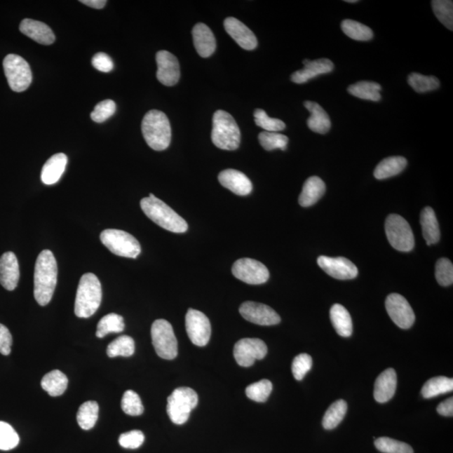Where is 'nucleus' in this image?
I'll return each instance as SVG.
<instances>
[{
	"label": "nucleus",
	"instance_id": "nucleus-41",
	"mask_svg": "<svg viewBox=\"0 0 453 453\" xmlns=\"http://www.w3.org/2000/svg\"><path fill=\"white\" fill-rule=\"evenodd\" d=\"M259 141L262 147L267 151L280 149L285 151L288 144V137L276 132H262L259 135Z\"/></svg>",
	"mask_w": 453,
	"mask_h": 453
},
{
	"label": "nucleus",
	"instance_id": "nucleus-22",
	"mask_svg": "<svg viewBox=\"0 0 453 453\" xmlns=\"http://www.w3.org/2000/svg\"><path fill=\"white\" fill-rule=\"evenodd\" d=\"M20 31L37 43L49 46L54 43L55 36L48 25L41 21L25 19L21 21Z\"/></svg>",
	"mask_w": 453,
	"mask_h": 453
},
{
	"label": "nucleus",
	"instance_id": "nucleus-1",
	"mask_svg": "<svg viewBox=\"0 0 453 453\" xmlns=\"http://www.w3.org/2000/svg\"><path fill=\"white\" fill-rule=\"evenodd\" d=\"M58 275L57 260L53 252L41 251L37 257L34 273V296L40 306H46L53 298Z\"/></svg>",
	"mask_w": 453,
	"mask_h": 453
},
{
	"label": "nucleus",
	"instance_id": "nucleus-38",
	"mask_svg": "<svg viewBox=\"0 0 453 453\" xmlns=\"http://www.w3.org/2000/svg\"><path fill=\"white\" fill-rule=\"evenodd\" d=\"M135 350L134 339L130 336L123 335L109 344L107 349V354L109 358L130 357L135 353Z\"/></svg>",
	"mask_w": 453,
	"mask_h": 453
},
{
	"label": "nucleus",
	"instance_id": "nucleus-46",
	"mask_svg": "<svg viewBox=\"0 0 453 453\" xmlns=\"http://www.w3.org/2000/svg\"><path fill=\"white\" fill-rule=\"evenodd\" d=\"M20 438L14 428L8 423L0 421V450L14 449L19 445Z\"/></svg>",
	"mask_w": 453,
	"mask_h": 453
},
{
	"label": "nucleus",
	"instance_id": "nucleus-33",
	"mask_svg": "<svg viewBox=\"0 0 453 453\" xmlns=\"http://www.w3.org/2000/svg\"><path fill=\"white\" fill-rule=\"evenodd\" d=\"M452 391L453 379L445 377V376H439V377L429 379L424 384V386L422 387L421 395L424 398L430 399Z\"/></svg>",
	"mask_w": 453,
	"mask_h": 453
},
{
	"label": "nucleus",
	"instance_id": "nucleus-6",
	"mask_svg": "<svg viewBox=\"0 0 453 453\" xmlns=\"http://www.w3.org/2000/svg\"><path fill=\"white\" fill-rule=\"evenodd\" d=\"M100 239L102 245L108 248L111 253L121 257L136 259L140 255L139 241L126 231L106 229L101 233Z\"/></svg>",
	"mask_w": 453,
	"mask_h": 453
},
{
	"label": "nucleus",
	"instance_id": "nucleus-23",
	"mask_svg": "<svg viewBox=\"0 0 453 453\" xmlns=\"http://www.w3.org/2000/svg\"><path fill=\"white\" fill-rule=\"evenodd\" d=\"M397 387V375L390 367L379 375L374 384V397L379 403H386L395 395Z\"/></svg>",
	"mask_w": 453,
	"mask_h": 453
},
{
	"label": "nucleus",
	"instance_id": "nucleus-17",
	"mask_svg": "<svg viewBox=\"0 0 453 453\" xmlns=\"http://www.w3.org/2000/svg\"><path fill=\"white\" fill-rule=\"evenodd\" d=\"M318 264L328 276L337 280H352L358 276V271L356 264L344 257L320 256Z\"/></svg>",
	"mask_w": 453,
	"mask_h": 453
},
{
	"label": "nucleus",
	"instance_id": "nucleus-10",
	"mask_svg": "<svg viewBox=\"0 0 453 453\" xmlns=\"http://www.w3.org/2000/svg\"><path fill=\"white\" fill-rule=\"evenodd\" d=\"M386 233L388 243L394 249L410 252L414 246V237L408 222L404 217L391 215L386 221Z\"/></svg>",
	"mask_w": 453,
	"mask_h": 453
},
{
	"label": "nucleus",
	"instance_id": "nucleus-14",
	"mask_svg": "<svg viewBox=\"0 0 453 453\" xmlns=\"http://www.w3.org/2000/svg\"><path fill=\"white\" fill-rule=\"evenodd\" d=\"M386 307L388 316L397 326L403 329L412 327L416 317L407 299L401 295L393 293L388 296Z\"/></svg>",
	"mask_w": 453,
	"mask_h": 453
},
{
	"label": "nucleus",
	"instance_id": "nucleus-42",
	"mask_svg": "<svg viewBox=\"0 0 453 453\" xmlns=\"http://www.w3.org/2000/svg\"><path fill=\"white\" fill-rule=\"evenodd\" d=\"M273 386L270 380L263 379L246 388V395L256 403H264L270 396Z\"/></svg>",
	"mask_w": 453,
	"mask_h": 453
},
{
	"label": "nucleus",
	"instance_id": "nucleus-43",
	"mask_svg": "<svg viewBox=\"0 0 453 453\" xmlns=\"http://www.w3.org/2000/svg\"><path fill=\"white\" fill-rule=\"evenodd\" d=\"M255 121L257 126L267 132L281 131L285 129V123L280 119L269 117L266 111L260 109H255Z\"/></svg>",
	"mask_w": 453,
	"mask_h": 453
},
{
	"label": "nucleus",
	"instance_id": "nucleus-52",
	"mask_svg": "<svg viewBox=\"0 0 453 453\" xmlns=\"http://www.w3.org/2000/svg\"><path fill=\"white\" fill-rule=\"evenodd\" d=\"M13 344L12 335L8 329L0 324V353L4 356H10Z\"/></svg>",
	"mask_w": 453,
	"mask_h": 453
},
{
	"label": "nucleus",
	"instance_id": "nucleus-18",
	"mask_svg": "<svg viewBox=\"0 0 453 453\" xmlns=\"http://www.w3.org/2000/svg\"><path fill=\"white\" fill-rule=\"evenodd\" d=\"M303 64H304V68L294 72L290 78L295 83H305L319 75L329 74L334 69V64L331 60L327 58L315 60V61L306 59L303 61Z\"/></svg>",
	"mask_w": 453,
	"mask_h": 453
},
{
	"label": "nucleus",
	"instance_id": "nucleus-24",
	"mask_svg": "<svg viewBox=\"0 0 453 453\" xmlns=\"http://www.w3.org/2000/svg\"><path fill=\"white\" fill-rule=\"evenodd\" d=\"M194 46L201 57H210L216 50V40L211 29L208 25L198 23L192 29Z\"/></svg>",
	"mask_w": 453,
	"mask_h": 453
},
{
	"label": "nucleus",
	"instance_id": "nucleus-13",
	"mask_svg": "<svg viewBox=\"0 0 453 453\" xmlns=\"http://www.w3.org/2000/svg\"><path fill=\"white\" fill-rule=\"evenodd\" d=\"M268 352L267 346L258 339H243L234 346V356L238 365L250 367L256 360H263Z\"/></svg>",
	"mask_w": 453,
	"mask_h": 453
},
{
	"label": "nucleus",
	"instance_id": "nucleus-32",
	"mask_svg": "<svg viewBox=\"0 0 453 453\" xmlns=\"http://www.w3.org/2000/svg\"><path fill=\"white\" fill-rule=\"evenodd\" d=\"M381 89V86L377 83L362 81L349 86L348 92L361 100L378 102L381 100V95H380Z\"/></svg>",
	"mask_w": 453,
	"mask_h": 453
},
{
	"label": "nucleus",
	"instance_id": "nucleus-34",
	"mask_svg": "<svg viewBox=\"0 0 453 453\" xmlns=\"http://www.w3.org/2000/svg\"><path fill=\"white\" fill-rule=\"evenodd\" d=\"M98 412H100V407L96 401H87L81 405L76 414V421L81 428L83 430L93 428L98 419Z\"/></svg>",
	"mask_w": 453,
	"mask_h": 453
},
{
	"label": "nucleus",
	"instance_id": "nucleus-49",
	"mask_svg": "<svg viewBox=\"0 0 453 453\" xmlns=\"http://www.w3.org/2000/svg\"><path fill=\"white\" fill-rule=\"evenodd\" d=\"M313 366V358L309 354L301 353L294 358L292 363V374L297 380H302L309 373Z\"/></svg>",
	"mask_w": 453,
	"mask_h": 453
},
{
	"label": "nucleus",
	"instance_id": "nucleus-8",
	"mask_svg": "<svg viewBox=\"0 0 453 453\" xmlns=\"http://www.w3.org/2000/svg\"><path fill=\"white\" fill-rule=\"evenodd\" d=\"M3 67L12 90L16 93L27 90L32 82V72L28 62L18 55L10 54L4 59Z\"/></svg>",
	"mask_w": 453,
	"mask_h": 453
},
{
	"label": "nucleus",
	"instance_id": "nucleus-50",
	"mask_svg": "<svg viewBox=\"0 0 453 453\" xmlns=\"http://www.w3.org/2000/svg\"><path fill=\"white\" fill-rule=\"evenodd\" d=\"M144 441V435L142 431L138 430L123 433L119 439V445L127 449H136L142 445Z\"/></svg>",
	"mask_w": 453,
	"mask_h": 453
},
{
	"label": "nucleus",
	"instance_id": "nucleus-9",
	"mask_svg": "<svg viewBox=\"0 0 453 453\" xmlns=\"http://www.w3.org/2000/svg\"><path fill=\"white\" fill-rule=\"evenodd\" d=\"M151 339L157 356L172 360L177 356L178 344L172 325L168 320H155L151 327Z\"/></svg>",
	"mask_w": 453,
	"mask_h": 453
},
{
	"label": "nucleus",
	"instance_id": "nucleus-12",
	"mask_svg": "<svg viewBox=\"0 0 453 453\" xmlns=\"http://www.w3.org/2000/svg\"><path fill=\"white\" fill-rule=\"evenodd\" d=\"M186 330L192 344L204 347L211 337V323L207 316L195 309H189L186 315Z\"/></svg>",
	"mask_w": 453,
	"mask_h": 453
},
{
	"label": "nucleus",
	"instance_id": "nucleus-48",
	"mask_svg": "<svg viewBox=\"0 0 453 453\" xmlns=\"http://www.w3.org/2000/svg\"><path fill=\"white\" fill-rule=\"evenodd\" d=\"M116 111V104L114 101L107 100L98 102L91 113V119L94 122L102 123L112 117Z\"/></svg>",
	"mask_w": 453,
	"mask_h": 453
},
{
	"label": "nucleus",
	"instance_id": "nucleus-5",
	"mask_svg": "<svg viewBox=\"0 0 453 453\" xmlns=\"http://www.w3.org/2000/svg\"><path fill=\"white\" fill-rule=\"evenodd\" d=\"M241 130L232 115L224 110L216 111L212 118V143L221 149L235 151L241 144Z\"/></svg>",
	"mask_w": 453,
	"mask_h": 453
},
{
	"label": "nucleus",
	"instance_id": "nucleus-53",
	"mask_svg": "<svg viewBox=\"0 0 453 453\" xmlns=\"http://www.w3.org/2000/svg\"><path fill=\"white\" fill-rule=\"evenodd\" d=\"M438 412L443 417H452L453 414V398L447 399L440 404L438 407Z\"/></svg>",
	"mask_w": 453,
	"mask_h": 453
},
{
	"label": "nucleus",
	"instance_id": "nucleus-27",
	"mask_svg": "<svg viewBox=\"0 0 453 453\" xmlns=\"http://www.w3.org/2000/svg\"><path fill=\"white\" fill-rule=\"evenodd\" d=\"M325 191L326 185L322 179L318 177H309L303 186L302 194L299 196V203L304 208L313 206L322 198Z\"/></svg>",
	"mask_w": 453,
	"mask_h": 453
},
{
	"label": "nucleus",
	"instance_id": "nucleus-4",
	"mask_svg": "<svg viewBox=\"0 0 453 453\" xmlns=\"http://www.w3.org/2000/svg\"><path fill=\"white\" fill-rule=\"evenodd\" d=\"M102 285L93 273H85L81 278L76 290L75 314L80 318H88L100 309L102 302Z\"/></svg>",
	"mask_w": 453,
	"mask_h": 453
},
{
	"label": "nucleus",
	"instance_id": "nucleus-39",
	"mask_svg": "<svg viewBox=\"0 0 453 453\" xmlns=\"http://www.w3.org/2000/svg\"><path fill=\"white\" fill-rule=\"evenodd\" d=\"M408 83L414 91L419 93L435 90L440 87L439 80L433 76H425L412 72L408 76Z\"/></svg>",
	"mask_w": 453,
	"mask_h": 453
},
{
	"label": "nucleus",
	"instance_id": "nucleus-28",
	"mask_svg": "<svg viewBox=\"0 0 453 453\" xmlns=\"http://www.w3.org/2000/svg\"><path fill=\"white\" fill-rule=\"evenodd\" d=\"M421 225L423 237L427 245H434L440 241L439 224L433 208L426 207L421 213Z\"/></svg>",
	"mask_w": 453,
	"mask_h": 453
},
{
	"label": "nucleus",
	"instance_id": "nucleus-25",
	"mask_svg": "<svg viewBox=\"0 0 453 453\" xmlns=\"http://www.w3.org/2000/svg\"><path fill=\"white\" fill-rule=\"evenodd\" d=\"M67 165V156L64 153L51 156L41 170V181L46 185H54L61 179Z\"/></svg>",
	"mask_w": 453,
	"mask_h": 453
},
{
	"label": "nucleus",
	"instance_id": "nucleus-16",
	"mask_svg": "<svg viewBox=\"0 0 453 453\" xmlns=\"http://www.w3.org/2000/svg\"><path fill=\"white\" fill-rule=\"evenodd\" d=\"M158 81L165 86H174L180 79V64L175 55L168 50H160L156 53Z\"/></svg>",
	"mask_w": 453,
	"mask_h": 453
},
{
	"label": "nucleus",
	"instance_id": "nucleus-47",
	"mask_svg": "<svg viewBox=\"0 0 453 453\" xmlns=\"http://www.w3.org/2000/svg\"><path fill=\"white\" fill-rule=\"evenodd\" d=\"M435 279L442 286L451 285L453 283V266L449 259H440L435 264Z\"/></svg>",
	"mask_w": 453,
	"mask_h": 453
},
{
	"label": "nucleus",
	"instance_id": "nucleus-45",
	"mask_svg": "<svg viewBox=\"0 0 453 453\" xmlns=\"http://www.w3.org/2000/svg\"><path fill=\"white\" fill-rule=\"evenodd\" d=\"M375 447L383 453H414L408 444L388 438H380L374 442Z\"/></svg>",
	"mask_w": 453,
	"mask_h": 453
},
{
	"label": "nucleus",
	"instance_id": "nucleus-3",
	"mask_svg": "<svg viewBox=\"0 0 453 453\" xmlns=\"http://www.w3.org/2000/svg\"><path fill=\"white\" fill-rule=\"evenodd\" d=\"M144 139L156 151H165L172 140V128L168 116L161 111L151 110L144 115L141 125Z\"/></svg>",
	"mask_w": 453,
	"mask_h": 453
},
{
	"label": "nucleus",
	"instance_id": "nucleus-36",
	"mask_svg": "<svg viewBox=\"0 0 453 453\" xmlns=\"http://www.w3.org/2000/svg\"><path fill=\"white\" fill-rule=\"evenodd\" d=\"M348 405L345 400H339L335 401L325 413L323 420V426L326 430H332L340 424L347 413Z\"/></svg>",
	"mask_w": 453,
	"mask_h": 453
},
{
	"label": "nucleus",
	"instance_id": "nucleus-44",
	"mask_svg": "<svg viewBox=\"0 0 453 453\" xmlns=\"http://www.w3.org/2000/svg\"><path fill=\"white\" fill-rule=\"evenodd\" d=\"M123 412L129 416H140L144 412L142 401L140 396L133 391H127L123 395L121 401Z\"/></svg>",
	"mask_w": 453,
	"mask_h": 453
},
{
	"label": "nucleus",
	"instance_id": "nucleus-30",
	"mask_svg": "<svg viewBox=\"0 0 453 453\" xmlns=\"http://www.w3.org/2000/svg\"><path fill=\"white\" fill-rule=\"evenodd\" d=\"M330 318L333 327L339 335L349 337L353 333V323L351 316L347 309L340 304H335L330 310Z\"/></svg>",
	"mask_w": 453,
	"mask_h": 453
},
{
	"label": "nucleus",
	"instance_id": "nucleus-55",
	"mask_svg": "<svg viewBox=\"0 0 453 453\" xmlns=\"http://www.w3.org/2000/svg\"><path fill=\"white\" fill-rule=\"evenodd\" d=\"M347 3H357L358 0H347V1H345Z\"/></svg>",
	"mask_w": 453,
	"mask_h": 453
},
{
	"label": "nucleus",
	"instance_id": "nucleus-19",
	"mask_svg": "<svg viewBox=\"0 0 453 453\" xmlns=\"http://www.w3.org/2000/svg\"><path fill=\"white\" fill-rule=\"evenodd\" d=\"M224 28L226 33L237 42L243 49L251 50L256 48L258 45L255 34L248 28L241 21L229 17L224 20Z\"/></svg>",
	"mask_w": 453,
	"mask_h": 453
},
{
	"label": "nucleus",
	"instance_id": "nucleus-35",
	"mask_svg": "<svg viewBox=\"0 0 453 453\" xmlns=\"http://www.w3.org/2000/svg\"><path fill=\"white\" fill-rule=\"evenodd\" d=\"M126 325L121 315L109 313L97 323L96 336L102 339L109 333H119L125 330Z\"/></svg>",
	"mask_w": 453,
	"mask_h": 453
},
{
	"label": "nucleus",
	"instance_id": "nucleus-2",
	"mask_svg": "<svg viewBox=\"0 0 453 453\" xmlns=\"http://www.w3.org/2000/svg\"><path fill=\"white\" fill-rule=\"evenodd\" d=\"M140 207L144 215L162 229L175 234L187 232L188 224L185 219L155 195L149 194L148 198L141 200Z\"/></svg>",
	"mask_w": 453,
	"mask_h": 453
},
{
	"label": "nucleus",
	"instance_id": "nucleus-20",
	"mask_svg": "<svg viewBox=\"0 0 453 453\" xmlns=\"http://www.w3.org/2000/svg\"><path fill=\"white\" fill-rule=\"evenodd\" d=\"M20 280L18 259L13 252H6L0 257V284L4 289L14 290Z\"/></svg>",
	"mask_w": 453,
	"mask_h": 453
},
{
	"label": "nucleus",
	"instance_id": "nucleus-15",
	"mask_svg": "<svg viewBox=\"0 0 453 453\" xmlns=\"http://www.w3.org/2000/svg\"><path fill=\"white\" fill-rule=\"evenodd\" d=\"M242 317L260 326H273L280 323V317L271 307L254 302H246L239 307Z\"/></svg>",
	"mask_w": 453,
	"mask_h": 453
},
{
	"label": "nucleus",
	"instance_id": "nucleus-37",
	"mask_svg": "<svg viewBox=\"0 0 453 453\" xmlns=\"http://www.w3.org/2000/svg\"><path fill=\"white\" fill-rule=\"evenodd\" d=\"M342 29L346 36L353 40L367 41L374 36V33L367 25L352 20H345L342 22Z\"/></svg>",
	"mask_w": 453,
	"mask_h": 453
},
{
	"label": "nucleus",
	"instance_id": "nucleus-51",
	"mask_svg": "<svg viewBox=\"0 0 453 453\" xmlns=\"http://www.w3.org/2000/svg\"><path fill=\"white\" fill-rule=\"evenodd\" d=\"M92 64L94 68L102 72H109L114 69V62L109 55L98 53L93 55Z\"/></svg>",
	"mask_w": 453,
	"mask_h": 453
},
{
	"label": "nucleus",
	"instance_id": "nucleus-29",
	"mask_svg": "<svg viewBox=\"0 0 453 453\" xmlns=\"http://www.w3.org/2000/svg\"><path fill=\"white\" fill-rule=\"evenodd\" d=\"M407 165V161L403 156L388 157L376 166L374 176L378 180L395 177L403 173Z\"/></svg>",
	"mask_w": 453,
	"mask_h": 453
},
{
	"label": "nucleus",
	"instance_id": "nucleus-54",
	"mask_svg": "<svg viewBox=\"0 0 453 453\" xmlns=\"http://www.w3.org/2000/svg\"><path fill=\"white\" fill-rule=\"evenodd\" d=\"M80 2L84 4L85 6L97 8V10H101L107 4L106 0H82Z\"/></svg>",
	"mask_w": 453,
	"mask_h": 453
},
{
	"label": "nucleus",
	"instance_id": "nucleus-40",
	"mask_svg": "<svg viewBox=\"0 0 453 453\" xmlns=\"http://www.w3.org/2000/svg\"><path fill=\"white\" fill-rule=\"evenodd\" d=\"M431 6L435 16L440 22L445 25L447 29H453V2L449 0H434Z\"/></svg>",
	"mask_w": 453,
	"mask_h": 453
},
{
	"label": "nucleus",
	"instance_id": "nucleus-21",
	"mask_svg": "<svg viewBox=\"0 0 453 453\" xmlns=\"http://www.w3.org/2000/svg\"><path fill=\"white\" fill-rule=\"evenodd\" d=\"M219 181L222 186L238 196L249 195L253 189V185L250 179L237 170H223L219 175Z\"/></svg>",
	"mask_w": 453,
	"mask_h": 453
},
{
	"label": "nucleus",
	"instance_id": "nucleus-26",
	"mask_svg": "<svg viewBox=\"0 0 453 453\" xmlns=\"http://www.w3.org/2000/svg\"><path fill=\"white\" fill-rule=\"evenodd\" d=\"M304 106L311 113V116L307 119L309 129L315 133L327 134L331 129V121L326 111L315 102L306 101Z\"/></svg>",
	"mask_w": 453,
	"mask_h": 453
},
{
	"label": "nucleus",
	"instance_id": "nucleus-7",
	"mask_svg": "<svg viewBox=\"0 0 453 453\" xmlns=\"http://www.w3.org/2000/svg\"><path fill=\"white\" fill-rule=\"evenodd\" d=\"M198 403V396L191 388H177L169 396L168 413L175 424L182 425L189 419L191 410Z\"/></svg>",
	"mask_w": 453,
	"mask_h": 453
},
{
	"label": "nucleus",
	"instance_id": "nucleus-11",
	"mask_svg": "<svg viewBox=\"0 0 453 453\" xmlns=\"http://www.w3.org/2000/svg\"><path fill=\"white\" fill-rule=\"evenodd\" d=\"M232 272L237 279L250 285L266 283L270 278V272L264 264L249 258L238 259L234 264Z\"/></svg>",
	"mask_w": 453,
	"mask_h": 453
},
{
	"label": "nucleus",
	"instance_id": "nucleus-31",
	"mask_svg": "<svg viewBox=\"0 0 453 453\" xmlns=\"http://www.w3.org/2000/svg\"><path fill=\"white\" fill-rule=\"evenodd\" d=\"M68 386V379L60 370H53L41 379V387L49 395L57 397L64 394Z\"/></svg>",
	"mask_w": 453,
	"mask_h": 453
}]
</instances>
